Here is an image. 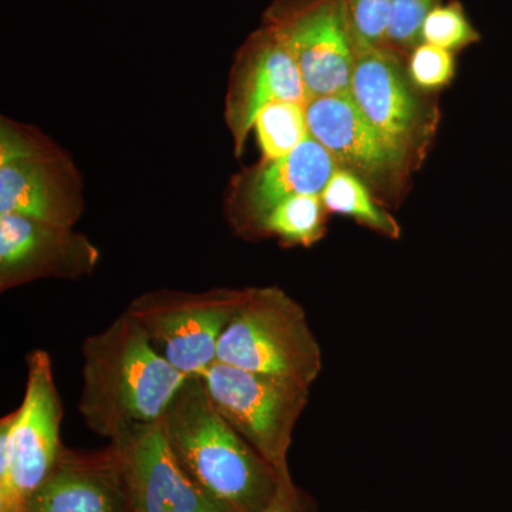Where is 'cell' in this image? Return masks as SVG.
Segmentation results:
<instances>
[{
    "instance_id": "1",
    "label": "cell",
    "mask_w": 512,
    "mask_h": 512,
    "mask_svg": "<svg viewBox=\"0 0 512 512\" xmlns=\"http://www.w3.org/2000/svg\"><path fill=\"white\" fill-rule=\"evenodd\" d=\"M82 356L79 412L94 434L109 441L163 420L188 379L127 312L84 340Z\"/></svg>"
},
{
    "instance_id": "2",
    "label": "cell",
    "mask_w": 512,
    "mask_h": 512,
    "mask_svg": "<svg viewBox=\"0 0 512 512\" xmlns=\"http://www.w3.org/2000/svg\"><path fill=\"white\" fill-rule=\"evenodd\" d=\"M175 456L212 500L232 512H262L282 476L229 426L200 377H188L165 413Z\"/></svg>"
},
{
    "instance_id": "3",
    "label": "cell",
    "mask_w": 512,
    "mask_h": 512,
    "mask_svg": "<svg viewBox=\"0 0 512 512\" xmlns=\"http://www.w3.org/2000/svg\"><path fill=\"white\" fill-rule=\"evenodd\" d=\"M217 362L311 389L322 349L301 303L278 286H249L222 333Z\"/></svg>"
},
{
    "instance_id": "4",
    "label": "cell",
    "mask_w": 512,
    "mask_h": 512,
    "mask_svg": "<svg viewBox=\"0 0 512 512\" xmlns=\"http://www.w3.org/2000/svg\"><path fill=\"white\" fill-rule=\"evenodd\" d=\"M84 207L72 157L36 127L0 117V214L74 228Z\"/></svg>"
},
{
    "instance_id": "5",
    "label": "cell",
    "mask_w": 512,
    "mask_h": 512,
    "mask_svg": "<svg viewBox=\"0 0 512 512\" xmlns=\"http://www.w3.org/2000/svg\"><path fill=\"white\" fill-rule=\"evenodd\" d=\"M26 367L22 404L0 420V512H25L64 447L63 407L49 353L33 350Z\"/></svg>"
},
{
    "instance_id": "6",
    "label": "cell",
    "mask_w": 512,
    "mask_h": 512,
    "mask_svg": "<svg viewBox=\"0 0 512 512\" xmlns=\"http://www.w3.org/2000/svg\"><path fill=\"white\" fill-rule=\"evenodd\" d=\"M350 97L360 111L412 164L424 163L440 126L439 101L423 92L407 70V60L389 46H373L356 36Z\"/></svg>"
},
{
    "instance_id": "7",
    "label": "cell",
    "mask_w": 512,
    "mask_h": 512,
    "mask_svg": "<svg viewBox=\"0 0 512 512\" xmlns=\"http://www.w3.org/2000/svg\"><path fill=\"white\" fill-rule=\"evenodd\" d=\"M217 412L279 476H288L293 431L311 389L217 362L200 377Z\"/></svg>"
},
{
    "instance_id": "8",
    "label": "cell",
    "mask_w": 512,
    "mask_h": 512,
    "mask_svg": "<svg viewBox=\"0 0 512 512\" xmlns=\"http://www.w3.org/2000/svg\"><path fill=\"white\" fill-rule=\"evenodd\" d=\"M244 289L202 292L157 289L130 302L126 312L146 330L158 352L187 377H201L217 363L222 333Z\"/></svg>"
},
{
    "instance_id": "9",
    "label": "cell",
    "mask_w": 512,
    "mask_h": 512,
    "mask_svg": "<svg viewBox=\"0 0 512 512\" xmlns=\"http://www.w3.org/2000/svg\"><path fill=\"white\" fill-rule=\"evenodd\" d=\"M306 119L309 136L325 147L336 168L359 178L387 210L400 207L414 168L366 119L349 93L312 97Z\"/></svg>"
},
{
    "instance_id": "10",
    "label": "cell",
    "mask_w": 512,
    "mask_h": 512,
    "mask_svg": "<svg viewBox=\"0 0 512 512\" xmlns=\"http://www.w3.org/2000/svg\"><path fill=\"white\" fill-rule=\"evenodd\" d=\"M264 26L292 53L311 99L349 93L356 33L346 0H275Z\"/></svg>"
},
{
    "instance_id": "11",
    "label": "cell",
    "mask_w": 512,
    "mask_h": 512,
    "mask_svg": "<svg viewBox=\"0 0 512 512\" xmlns=\"http://www.w3.org/2000/svg\"><path fill=\"white\" fill-rule=\"evenodd\" d=\"M311 100L298 64L285 43L262 26L248 37L232 63L224 120L232 138L235 157L245 153L259 111L274 101Z\"/></svg>"
},
{
    "instance_id": "12",
    "label": "cell",
    "mask_w": 512,
    "mask_h": 512,
    "mask_svg": "<svg viewBox=\"0 0 512 512\" xmlns=\"http://www.w3.org/2000/svg\"><path fill=\"white\" fill-rule=\"evenodd\" d=\"M336 164L315 138L308 136L288 156L265 160L232 177L225 195V215L238 237L254 239L272 208L296 195H320Z\"/></svg>"
},
{
    "instance_id": "13",
    "label": "cell",
    "mask_w": 512,
    "mask_h": 512,
    "mask_svg": "<svg viewBox=\"0 0 512 512\" xmlns=\"http://www.w3.org/2000/svg\"><path fill=\"white\" fill-rule=\"evenodd\" d=\"M136 512H232L212 500L175 456L163 420L110 440Z\"/></svg>"
},
{
    "instance_id": "14",
    "label": "cell",
    "mask_w": 512,
    "mask_h": 512,
    "mask_svg": "<svg viewBox=\"0 0 512 512\" xmlns=\"http://www.w3.org/2000/svg\"><path fill=\"white\" fill-rule=\"evenodd\" d=\"M100 251L74 228L16 214H0V291L39 279L93 274Z\"/></svg>"
},
{
    "instance_id": "15",
    "label": "cell",
    "mask_w": 512,
    "mask_h": 512,
    "mask_svg": "<svg viewBox=\"0 0 512 512\" xmlns=\"http://www.w3.org/2000/svg\"><path fill=\"white\" fill-rule=\"evenodd\" d=\"M25 512L136 511L119 458L109 444L100 451L63 447Z\"/></svg>"
},
{
    "instance_id": "16",
    "label": "cell",
    "mask_w": 512,
    "mask_h": 512,
    "mask_svg": "<svg viewBox=\"0 0 512 512\" xmlns=\"http://www.w3.org/2000/svg\"><path fill=\"white\" fill-rule=\"evenodd\" d=\"M329 215L320 195H296L266 214L254 239L275 238L285 248H311L325 238Z\"/></svg>"
},
{
    "instance_id": "17",
    "label": "cell",
    "mask_w": 512,
    "mask_h": 512,
    "mask_svg": "<svg viewBox=\"0 0 512 512\" xmlns=\"http://www.w3.org/2000/svg\"><path fill=\"white\" fill-rule=\"evenodd\" d=\"M320 197L330 215L352 218L357 224L384 238L399 239L402 235L396 218L355 175L336 168Z\"/></svg>"
},
{
    "instance_id": "18",
    "label": "cell",
    "mask_w": 512,
    "mask_h": 512,
    "mask_svg": "<svg viewBox=\"0 0 512 512\" xmlns=\"http://www.w3.org/2000/svg\"><path fill=\"white\" fill-rule=\"evenodd\" d=\"M262 158L275 160L291 154L309 136L306 104L274 101L259 111L254 123Z\"/></svg>"
},
{
    "instance_id": "19",
    "label": "cell",
    "mask_w": 512,
    "mask_h": 512,
    "mask_svg": "<svg viewBox=\"0 0 512 512\" xmlns=\"http://www.w3.org/2000/svg\"><path fill=\"white\" fill-rule=\"evenodd\" d=\"M480 33L471 25L466 10L457 0L437 6L424 20L421 43L458 52L480 42Z\"/></svg>"
},
{
    "instance_id": "20",
    "label": "cell",
    "mask_w": 512,
    "mask_h": 512,
    "mask_svg": "<svg viewBox=\"0 0 512 512\" xmlns=\"http://www.w3.org/2000/svg\"><path fill=\"white\" fill-rule=\"evenodd\" d=\"M440 5L441 0H393L387 46L403 59H409L421 43L424 20Z\"/></svg>"
},
{
    "instance_id": "21",
    "label": "cell",
    "mask_w": 512,
    "mask_h": 512,
    "mask_svg": "<svg viewBox=\"0 0 512 512\" xmlns=\"http://www.w3.org/2000/svg\"><path fill=\"white\" fill-rule=\"evenodd\" d=\"M410 79L427 93L440 92L453 82L456 74V59L450 50L420 43L407 59Z\"/></svg>"
},
{
    "instance_id": "22",
    "label": "cell",
    "mask_w": 512,
    "mask_h": 512,
    "mask_svg": "<svg viewBox=\"0 0 512 512\" xmlns=\"http://www.w3.org/2000/svg\"><path fill=\"white\" fill-rule=\"evenodd\" d=\"M353 29L359 39L373 46L389 45L393 0H346Z\"/></svg>"
},
{
    "instance_id": "23",
    "label": "cell",
    "mask_w": 512,
    "mask_h": 512,
    "mask_svg": "<svg viewBox=\"0 0 512 512\" xmlns=\"http://www.w3.org/2000/svg\"><path fill=\"white\" fill-rule=\"evenodd\" d=\"M262 512H316L315 503L293 483L291 474L282 476L271 503Z\"/></svg>"
}]
</instances>
